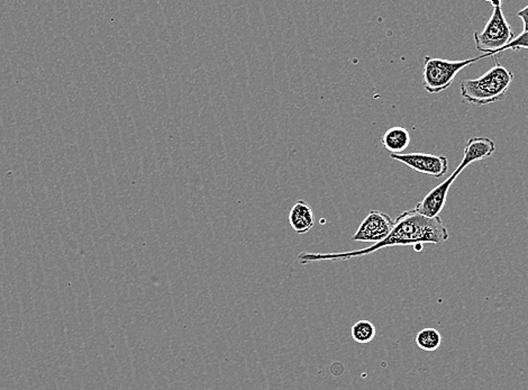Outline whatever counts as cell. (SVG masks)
<instances>
[{
	"label": "cell",
	"mask_w": 528,
	"mask_h": 390,
	"mask_svg": "<svg viewBox=\"0 0 528 390\" xmlns=\"http://www.w3.org/2000/svg\"><path fill=\"white\" fill-rule=\"evenodd\" d=\"M517 16L523 22V32H528V6H526L525 8L522 9V11H518Z\"/></svg>",
	"instance_id": "obj_14"
},
{
	"label": "cell",
	"mask_w": 528,
	"mask_h": 390,
	"mask_svg": "<svg viewBox=\"0 0 528 390\" xmlns=\"http://www.w3.org/2000/svg\"><path fill=\"white\" fill-rule=\"evenodd\" d=\"M395 220L389 215L380 210H371L367 218L362 220L359 229L352 237L356 242L375 243L384 241L390 234Z\"/></svg>",
	"instance_id": "obj_5"
},
{
	"label": "cell",
	"mask_w": 528,
	"mask_h": 390,
	"mask_svg": "<svg viewBox=\"0 0 528 390\" xmlns=\"http://www.w3.org/2000/svg\"><path fill=\"white\" fill-rule=\"evenodd\" d=\"M506 50L520 51L528 50V32H523L518 37H515L512 42L503 49L501 54Z\"/></svg>",
	"instance_id": "obj_13"
},
{
	"label": "cell",
	"mask_w": 528,
	"mask_h": 390,
	"mask_svg": "<svg viewBox=\"0 0 528 390\" xmlns=\"http://www.w3.org/2000/svg\"><path fill=\"white\" fill-rule=\"evenodd\" d=\"M465 168H467V165L461 162L459 167L456 168L454 172L445 182L433 188L431 191H428L427 195L422 198V201L416 205L414 208L415 210L424 215V216H427V218H437L444 208L451 186L455 182V179L459 177L460 173L465 171Z\"/></svg>",
	"instance_id": "obj_7"
},
{
	"label": "cell",
	"mask_w": 528,
	"mask_h": 390,
	"mask_svg": "<svg viewBox=\"0 0 528 390\" xmlns=\"http://www.w3.org/2000/svg\"><path fill=\"white\" fill-rule=\"evenodd\" d=\"M375 333L377 331H375V324L367 320L356 322L351 329L352 339L360 344H367L371 342L375 339Z\"/></svg>",
	"instance_id": "obj_12"
},
{
	"label": "cell",
	"mask_w": 528,
	"mask_h": 390,
	"mask_svg": "<svg viewBox=\"0 0 528 390\" xmlns=\"http://www.w3.org/2000/svg\"><path fill=\"white\" fill-rule=\"evenodd\" d=\"M513 81L512 71L496 62L495 67L480 78L462 81L460 84L462 99L479 107L497 103L505 99Z\"/></svg>",
	"instance_id": "obj_2"
},
{
	"label": "cell",
	"mask_w": 528,
	"mask_h": 390,
	"mask_svg": "<svg viewBox=\"0 0 528 390\" xmlns=\"http://www.w3.org/2000/svg\"><path fill=\"white\" fill-rule=\"evenodd\" d=\"M289 223L298 234H305L314 227L315 215L305 201H296L289 213Z\"/></svg>",
	"instance_id": "obj_9"
},
{
	"label": "cell",
	"mask_w": 528,
	"mask_h": 390,
	"mask_svg": "<svg viewBox=\"0 0 528 390\" xmlns=\"http://www.w3.org/2000/svg\"><path fill=\"white\" fill-rule=\"evenodd\" d=\"M486 58L489 56L481 54L478 58L451 61L426 56L422 68V87L429 94H437L446 90L453 84L454 79L461 70Z\"/></svg>",
	"instance_id": "obj_4"
},
{
	"label": "cell",
	"mask_w": 528,
	"mask_h": 390,
	"mask_svg": "<svg viewBox=\"0 0 528 390\" xmlns=\"http://www.w3.org/2000/svg\"><path fill=\"white\" fill-rule=\"evenodd\" d=\"M416 344L422 351H436L442 344V335L435 329H422L416 335Z\"/></svg>",
	"instance_id": "obj_11"
},
{
	"label": "cell",
	"mask_w": 528,
	"mask_h": 390,
	"mask_svg": "<svg viewBox=\"0 0 528 390\" xmlns=\"http://www.w3.org/2000/svg\"><path fill=\"white\" fill-rule=\"evenodd\" d=\"M492 6V14L480 33H474L475 48L482 54L488 56L501 54L505 46L515 39L512 26L507 22L503 15L501 1H490Z\"/></svg>",
	"instance_id": "obj_3"
},
{
	"label": "cell",
	"mask_w": 528,
	"mask_h": 390,
	"mask_svg": "<svg viewBox=\"0 0 528 390\" xmlns=\"http://www.w3.org/2000/svg\"><path fill=\"white\" fill-rule=\"evenodd\" d=\"M496 144L488 137H473L469 139L463 152V159L465 165H469L473 162L482 161L488 159L495 153Z\"/></svg>",
	"instance_id": "obj_8"
},
{
	"label": "cell",
	"mask_w": 528,
	"mask_h": 390,
	"mask_svg": "<svg viewBox=\"0 0 528 390\" xmlns=\"http://www.w3.org/2000/svg\"><path fill=\"white\" fill-rule=\"evenodd\" d=\"M381 143L391 154H399L408 149L410 144V134L405 127L395 126L382 135Z\"/></svg>",
	"instance_id": "obj_10"
},
{
	"label": "cell",
	"mask_w": 528,
	"mask_h": 390,
	"mask_svg": "<svg viewBox=\"0 0 528 390\" xmlns=\"http://www.w3.org/2000/svg\"><path fill=\"white\" fill-rule=\"evenodd\" d=\"M391 159L401 162L416 172L425 173L434 178H442L448 170V158L429 153L390 154Z\"/></svg>",
	"instance_id": "obj_6"
},
{
	"label": "cell",
	"mask_w": 528,
	"mask_h": 390,
	"mask_svg": "<svg viewBox=\"0 0 528 390\" xmlns=\"http://www.w3.org/2000/svg\"><path fill=\"white\" fill-rule=\"evenodd\" d=\"M448 240V231L442 220L437 218H427L416 212L415 209L406 210L398 216L390 234L381 242L375 243L367 248L354 251L339 252V253H309L303 252L298 256L301 265L310 262L339 261L354 258L365 257L367 254L378 252L382 249L392 246H424L427 243L441 246Z\"/></svg>",
	"instance_id": "obj_1"
}]
</instances>
